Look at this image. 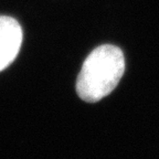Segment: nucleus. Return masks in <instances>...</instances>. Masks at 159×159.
I'll use <instances>...</instances> for the list:
<instances>
[{
	"label": "nucleus",
	"instance_id": "nucleus-1",
	"mask_svg": "<svg viewBox=\"0 0 159 159\" xmlns=\"http://www.w3.org/2000/svg\"><path fill=\"white\" fill-rule=\"evenodd\" d=\"M125 71L122 50L112 44L96 48L85 59L76 81V92L87 103L98 102L118 85Z\"/></svg>",
	"mask_w": 159,
	"mask_h": 159
},
{
	"label": "nucleus",
	"instance_id": "nucleus-2",
	"mask_svg": "<svg viewBox=\"0 0 159 159\" xmlns=\"http://www.w3.org/2000/svg\"><path fill=\"white\" fill-rule=\"evenodd\" d=\"M22 43V29L17 20L0 16V72L17 57Z\"/></svg>",
	"mask_w": 159,
	"mask_h": 159
}]
</instances>
